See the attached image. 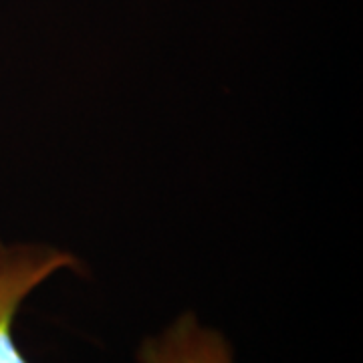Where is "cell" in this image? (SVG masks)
Returning <instances> with one entry per match:
<instances>
[{"label":"cell","mask_w":363,"mask_h":363,"mask_svg":"<svg viewBox=\"0 0 363 363\" xmlns=\"http://www.w3.org/2000/svg\"><path fill=\"white\" fill-rule=\"evenodd\" d=\"M63 271H83L69 250L0 242V363H30L16 341L18 313L40 285Z\"/></svg>","instance_id":"6da1fadb"},{"label":"cell","mask_w":363,"mask_h":363,"mask_svg":"<svg viewBox=\"0 0 363 363\" xmlns=\"http://www.w3.org/2000/svg\"><path fill=\"white\" fill-rule=\"evenodd\" d=\"M138 363H236L220 331L206 327L196 313H182L160 333L143 341Z\"/></svg>","instance_id":"7a4b0ae2"}]
</instances>
